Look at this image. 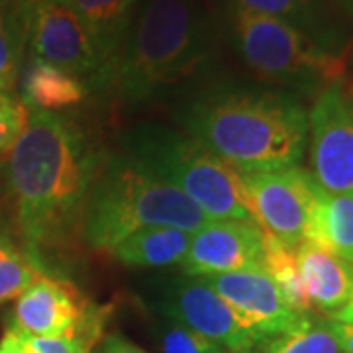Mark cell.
<instances>
[{"instance_id":"cell-34","label":"cell","mask_w":353,"mask_h":353,"mask_svg":"<svg viewBox=\"0 0 353 353\" xmlns=\"http://www.w3.org/2000/svg\"><path fill=\"white\" fill-rule=\"evenodd\" d=\"M92 353H102V352H92Z\"/></svg>"},{"instance_id":"cell-11","label":"cell","mask_w":353,"mask_h":353,"mask_svg":"<svg viewBox=\"0 0 353 353\" xmlns=\"http://www.w3.org/2000/svg\"><path fill=\"white\" fill-rule=\"evenodd\" d=\"M157 304L169 322L201 334L228 352H252L259 345L257 336L202 279L176 277L161 283Z\"/></svg>"},{"instance_id":"cell-28","label":"cell","mask_w":353,"mask_h":353,"mask_svg":"<svg viewBox=\"0 0 353 353\" xmlns=\"http://www.w3.org/2000/svg\"><path fill=\"white\" fill-rule=\"evenodd\" d=\"M332 328L336 334V340L340 343L341 353H353V322H334Z\"/></svg>"},{"instance_id":"cell-18","label":"cell","mask_w":353,"mask_h":353,"mask_svg":"<svg viewBox=\"0 0 353 353\" xmlns=\"http://www.w3.org/2000/svg\"><path fill=\"white\" fill-rule=\"evenodd\" d=\"M189 232L179 228L152 226L128 236L112 248V257L134 269H161L181 265L189 252Z\"/></svg>"},{"instance_id":"cell-35","label":"cell","mask_w":353,"mask_h":353,"mask_svg":"<svg viewBox=\"0 0 353 353\" xmlns=\"http://www.w3.org/2000/svg\"><path fill=\"white\" fill-rule=\"evenodd\" d=\"M352 101H353V94H352Z\"/></svg>"},{"instance_id":"cell-12","label":"cell","mask_w":353,"mask_h":353,"mask_svg":"<svg viewBox=\"0 0 353 353\" xmlns=\"http://www.w3.org/2000/svg\"><path fill=\"white\" fill-rule=\"evenodd\" d=\"M263 230L245 220H210L190 236L183 259L185 277H214L263 269Z\"/></svg>"},{"instance_id":"cell-14","label":"cell","mask_w":353,"mask_h":353,"mask_svg":"<svg viewBox=\"0 0 353 353\" xmlns=\"http://www.w3.org/2000/svg\"><path fill=\"white\" fill-rule=\"evenodd\" d=\"M245 10L277 18L296 28L322 50L347 55L352 32L347 18L332 0H228Z\"/></svg>"},{"instance_id":"cell-15","label":"cell","mask_w":353,"mask_h":353,"mask_svg":"<svg viewBox=\"0 0 353 353\" xmlns=\"http://www.w3.org/2000/svg\"><path fill=\"white\" fill-rule=\"evenodd\" d=\"M294 261L310 308L328 318L340 312L352 294V261L316 241L294 248Z\"/></svg>"},{"instance_id":"cell-19","label":"cell","mask_w":353,"mask_h":353,"mask_svg":"<svg viewBox=\"0 0 353 353\" xmlns=\"http://www.w3.org/2000/svg\"><path fill=\"white\" fill-rule=\"evenodd\" d=\"M308 241L353 261V192L332 194L322 190L314 230Z\"/></svg>"},{"instance_id":"cell-25","label":"cell","mask_w":353,"mask_h":353,"mask_svg":"<svg viewBox=\"0 0 353 353\" xmlns=\"http://www.w3.org/2000/svg\"><path fill=\"white\" fill-rule=\"evenodd\" d=\"M28 120V108L18 101L4 116H0V159L12 150L16 139L20 138Z\"/></svg>"},{"instance_id":"cell-33","label":"cell","mask_w":353,"mask_h":353,"mask_svg":"<svg viewBox=\"0 0 353 353\" xmlns=\"http://www.w3.org/2000/svg\"><path fill=\"white\" fill-rule=\"evenodd\" d=\"M240 353H252V352H240Z\"/></svg>"},{"instance_id":"cell-10","label":"cell","mask_w":353,"mask_h":353,"mask_svg":"<svg viewBox=\"0 0 353 353\" xmlns=\"http://www.w3.org/2000/svg\"><path fill=\"white\" fill-rule=\"evenodd\" d=\"M308 152L320 189L353 192V101L341 83L324 88L308 110Z\"/></svg>"},{"instance_id":"cell-20","label":"cell","mask_w":353,"mask_h":353,"mask_svg":"<svg viewBox=\"0 0 353 353\" xmlns=\"http://www.w3.org/2000/svg\"><path fill=\"white\" fill-rule=\"evenodd\" d=\"M28 51V0H0V90L16 85Z\"/></svg>"},{"instance_id":"cell-5","label":"cell","mask_w":353,"mask_h":353,"mask_svg":"<svg viewBox=\"0 0 353 353\" xmlns=\"http://www.w3.org/2000/svg\"><path fill=\"white\" fill-rule=\"evenodd\" d=\"M120 153L148 175L181 190L206 218L255 222L240 173L185 132L139 124L128 130Z\"/></svg>"},{"instance_id":"cell-2","label":"cell","mask_w":353,"mask_h":353,"mask_svg":"<svg viewBox=\"0 0 353 353\" xmlns=\"http://www.w3.org/2000/svg\"><path fill=\"white\" fill-rule=\"evenodd\" d=\"M181 124L238 173L294 167L308 150V108L283 88L218 81L185 104Z\"/></svg>"},{"instance_id":"cell-22","label":"cell","mask_w":353,"mask_h":353,"mask_svg":"<svg viewBox=\"0 0 353 353\" xmlns=\"http://www.w3.org/2000/svg\"><path fill=\"white\" fill-rule=\"evenodd\" d=\"M263 269L269 277L273 279V283L277 285L279 290L283 292L285 301L299 312V314H312V308L306 301L304 294L303 281L296 269L294 261V250H290L289 245H285L283 241L273 238L271 234L263 232Z\"/></svg>"},{"instance_id":"cell-32","label":"cell","mask_w":353,"mask_h":353,"mask_svg":"<svg viewBox=\"0 0 353 353\" xmlns=\"http://www.w3.org/2000/svg\"><path fill=\"white\" fill-rule=\"evenodd\" d=\"M16 99H12L8 92H4V90H0V116H4V114L8 112L10 108H12L14 104H16Z\"/></svg>"},{"instance_id":"cell-1","label":"cell","mask_w":353,"mask_h":353,"mask_svg":"<svg viewBox=\"0 0 353 353\" xmlns=\"http://www.w3.org/2000/svg\"><path fill=\"white\" fill-rule=\"evenodd\" d=\"M110 153L65 114L28 108L26 126L2 157L0 179L20 245L50 273V257L75 252L90 190Z\"/></svg>"},{"instance_id":"cell-27","label":"cell","mask_w":353,"mask_h":353,"mask_svg":"<svg viewBox=\"0 0 353 353\" xmlns=\"http://www.w3.org/2000/svg\"><path fill=\"white\" fill-rule=\"evenodd\" d=\"M102 353H148L138 343L128 340L126 336L112 332L102 340Z\"/></svg>"},{"instance_id":"cell-7","label":"cell","mask_w":353,"mask_h":353,"mask_svg":"<svg viewBox=\"0 0 353 353\" xmlns=\"http://www.w3.org/2000/svg\"><path fill=\"white\" fill-rule=\"evenodd\" d=\"M110 310L88 301L75 283L48 273L18 296L6 328L22 338H83L97 345Z\"/></svg>"},{"instance_id":"cell-13","label":"cell","mask_w":353,"mask_h":353,"mask_svg":"<svg viewBox=\"0 0 353 353\" xmlns=\"http://www.w3.org/2000/svg\"><path fill=\"white\" fill-rule=\"evenodd\" d=\"M202 281L230 304L241 322L257 336L259 343L289 332L304 318L285 301L265 269L236 271Z\"/></svg>"},{"instance_id":"cell-26","label":"cell","mask_w":353,"mask_h":353,"mask_svg":"<svg viewBox=\"0 0 353 353\" xmlns=\"http://www.w3.org/2000/svg\"><path fill=\"white\" fill-rule=\"evenodd\" d=\"M32 353H92L90 345L83 338H24Z\"/></svg>"},{"instance_id":"cell-16","label":"cell","mask_w":353,"mask_h":353,"mask_svg":"<svg viewBox=\"0 0 353 353\" xmlns=\"http://www.w3.org/2000/svg\"><path fill=\"white\" fill-rule=\"evenodd\" d=\"M88 30L94 48L101 55L108 77V90L114 69L126 46L128 34L138 14L139 0H67ZM106 90V94H108Z\"/></svg>"},{"instance_id":"cell-6","label":"cell","mask_w":353,"mask_h":353,"mask_svg":"<svg viewBox=\"0 0 353 353\" xmlns=\"http://www.w3.org/2000/svg\"><path fill=\"white\" fill-rule=\"evenodd\" d=\"M222 30L228 43L253 75L296 97L316 99L347 73V55L322 50L296 28L224 0Z\"/></svg>"},{"instance_id":"cell-17","label":"cell","mask_w":353,"mask_h":353,"mask_svg":"<svg viewBox=\"0 0 353 353\" xmlns=\"http://www.w3.org/2000/svg\"><path fill=\"white\" fill-rule=\"evenodd\" d=\"M88 97L87 85L55 65L30 57L22 73V104L32 110L61 114Z\"/></svg>"},{"instance_id":"cell-31","label":"cell","mask_w":353,"mask_h":353,"mask_svg":"<svg viewBox=\"0 0 353 353\" xmlns=\"http://www.w3.org/2000/svg\"><path fill=\"white\" fill-rule=\"evenodd\" d=\"M350 22H353V0H332Z\"/></svg>"},{"instance_id":"cell-24","label":"cell","mask_w":353,"mask_h":353,"mask_svg":"<svg viewBox=\"0 0 353 353\" xmlns=\"http://www.w3.org/2000/svg\"><path fill=\"white\" fill-rule=\"evenodd\" d=\"M161 352L163 353H232L206 340L204 336L185 328L181 324L169 322L161 334Z\"/></svg>"},{"instance_id":"cell-29","label":"cell","mask_w":353,"mask_h":353,"mask_svg":"<svg viewBox=\"0 0 353 353\" xmlns=\"http://www.w3.org/2000/svg\"><path fill=\"white\" fill-rule=\"evenodd\" d=\"M0 353H32L22 336H16L12 332H6L0 340Z\"/></svg>"},{"instance_id":"cell-23","label":"cell","mask_w":353,"mask_h":353,"mask_svg":"<svg viewBox=\"0 0 353 353\" xmlns=\"http://www.w3.org/2000/svg\"><path fill=\"white\" fill-rule=\"evenodd\" d=\"M39 275H48L20 243L0 236V306L18 299Z\"/></svg>"},{"instance_id":"cell-9","label":"cell","mask_w":353,"mask_h":353,"mask_svg":"<svg viewBox=\"0 0 353 353\" xmlns=\"http://www.w3.org/2000/svg\"><path fill=\"white\" fill-rule=\"evenodd\" d=\"M30 57L55 65L87 85L88 92L108 90V77L88 30L67 0H28Z\"/></svg>"},{"instance_id":"cell-4","label":"cell","mask_w":353,"mask_h":353,"mask_svg":"<svg viewBox=\"0 0 353 353\" xmlns=\"http://www.w3.org/2000/svg\"><path fill=\"white\" fill-rule=\"evenodd\" d=\"M210 218L181 190L148 175L122 153H110L85 206L81 241L94 252L110 253L116 243L143 228H179L194 234Z\"/></svg>"},{"instance_id":"cell-3","label":"cell","mask_w":353,"mask_h":353,"mask_svg":"<svg viewBox=\"0 0 353 353\" xmlns=\"http://www.w3.org/2000/svg\"><path fill=\"white\" fill-rule=\"evenodd\" d=\"M218 22L206 0L139 4L108 94L124 106L145 104L210 63Z\"/></svg>"},{"instance_id":"cell-8","label":"cell","mask_w":353,"mask_h":353,"mask_svg":"<svg viewBox=\"0 0 353 353\" xmlns=\"http://www.w3.org/2000/svg\"><path fill=\"white\" fill-rule=\"evenodd\" d=\"M257 226L273 238L299 248L314 230L322 189L308 169L301 165L240 173Z\"/></svg>"},{"instance_id":"cell-30","label":"cell","mask_w":353,"mask_h":353,"mask_svg":"<svg viewBox=\"0 0 353 353\" xmlns=\"http://www.w3.org/2000/svg\"><path fill=\"white\" fill-rule=\"evenodd\" d=\"M352 273H353V261H352ZM330 320H334V322H353V285H352L350 301L345 303V306L341 308L340 312H336L334 316H330Z\"/></svg>"},{"instance_id":"cell-21","label":"cell","mask_w":353,"mask_h":353,"mask_svg":"<svg viewBox=\"0 0 353 353\" xmlns=\"http://www.w3.org/2000/svg\"><path fill=\"white\" fill-rule=\"evenodd\" d=\"M261 353H341L330 318L308 314L289 332L265 340Z\"/></svg>"}]
</instances>
